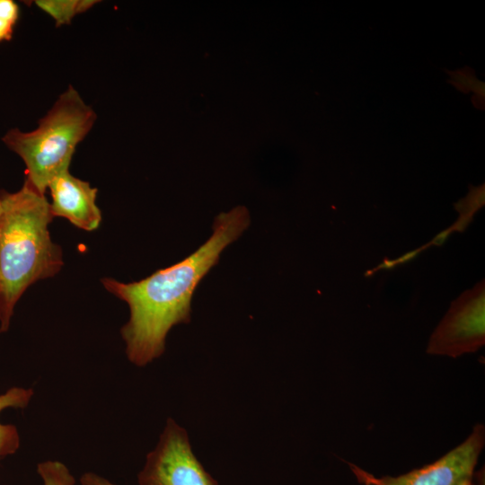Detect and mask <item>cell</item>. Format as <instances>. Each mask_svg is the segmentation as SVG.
Instances as JSON below:
<instances>
[{
    "label": "cell",
    "mask_w": 485,
    "mask_h": 485,
    "mask_svg": "<svg viewBox=\"0 0 485 485\" xmlns=\"http://www.w3.org/2000/svg\"><path fill=\"white\" fill-rule=\"evenodd\" d=\"M139 485H218L194 454L187 431L168 419L137 475Z\"/></svg>",
    "instance_id": "obj_5"
},
{
    "label": "cell",
    "mask_w": 485,
    "mask_h": 485,
    "mask_svg": "<svg viewBox=\"0 0 485 485\" xmlns=\"http://www.w3.org/2000/svg\"><path fill=\"white\" fill-rule=\"evenodd\" d=\"M485 445V427L473 426L465 440L435 462L398 476L375 477L349 463L364 485H485L484 467L476 470Z\"/></svg>",
    "instance_id": "obj_4"
},
{
    "label": "cell",
    "mask_w": 485,
    "mask_h": 485,
    "mask_svg": "<svg viewBox=\"0 0 485 485\" xmlns=\"http://www.w3.org/2000/svg\"><path fill=\"white\" fill-rule=\"evenodd\" d=\"M0 332H4L24 291L55 276L63 260L50 238L53 216L45 194L25 179L19 190L0 191Z\"/></svg>",
    "instance_id": "obj_2"
},
{
    "label": "cell",
    "mask_w": 485,
    "mask_h": 485,
    "mask_svg": "<svg viewBox=\"0 0 485 485\" xmlns=\"http://www.w3.org/2000/svg\"><path fill=\"white\" fill-rule=\"evenodd\" d=\"M79 481L81 485H117L110 481L108 479L93 472L83 473Z\"/></svg>",
    "instance_id": "obj_15"
},
{
    "label": "cell",
    "mask_w": 485,
    "mask_h": 485,
    "mask_svg": "<svg viewBox=\"0 0 485 485\" xmlns=\"http://www.w3.org/2000/svg\"><path fill=\"white\" fill-rule=\"evenodd\" d=\"M50 211L54 216L68 219L76 227L93 231L101 221L96 204L97 189L73 176L69 170L56 176L48 184Z\"/></svg>",
    "instance_id": "obj_7"
},
{
    "label": "cell",
    "mask_w": 485,
    "mask_h": 485,
    "mask_svg": "<svg viewBox=\"0 0 485 485\" xmlns=\"http://www.w3.org/2000/svg\"><path fill=\"white\" fill-rule=\"evenodd\" d=\"M96 119L94 110L69 86L32 131L9 130L5 146L23 161L26 180L45 194L49 182L69 170L76 146L85 137Z\"/></svg>",
    "instance_id": "obj_3"
},
{
    "label": "cell",
    "mask_w": 485,
    "mask_h": 485,
    "mask_svg": "<svg viewBox=\"0 0 485 485\" xmlns=\"http://www.w3.org/2000/svg\"><path fill=\"white\" fill-rule=\"evenodd\" d=\"M31 388L12 387L0 394V412L9 409H25L33 397ZM20 447V435L17 428L12 424L0 422V461L13 454Z\"/></svg>",
    "instance_id": "obj_8"
},
{
    "label": "cell",
    "mask_w": 485,
    "mask_h": 485,
    "mask_svg": "<svg viewBox=\"0 0 485 485\" xmlns=\"http://www.w3.org/2000/svg\"><path fill=\"white\" fill-rule=\"evenodd\" d=\"M450 75L448 83L451 84L456 90L468 93L472 92V101L479 110H484L485 104V84L475 76V72L469 66H464L454 71L445 69Z\"/></svg>",
    "instance_id": "obj_10"
},
{
    "label": "cell",
    "mask_w": 485,
    "mask_h": 485,
    "mask_svg": "<svg viewBox=\"0 0 485 485\" xmlns=\"http://www.w3.org/2000/svg\"><path fill=\"white\" fill-rule=\"evenodd\" d=\"M0 211H1V206H0Z\"/></svg>",
    "instance_id": "obj_18"
},
{
    "label": "cell",
    "mask_w": 485,
    "mask_h": 485,
    "mask_svg": "<svg viewBox=\"0 0 485 485\" xmlns=\"http://www.w3.org/2000/svg\"><path fill=\"white\" fill-rule=\"evenodd\" d=\"M485 344L484 280L464 291L432 332L427 353L456 358L474 353Z\"/></svg>",
    "instance_id": "obj_6"
},
{
    "label": "cell",
    "mask_w": 485,
    "mask_h": 485,
    "mask_svg": "<svg viewBox=\"0 0 485 485\" xmlns=\"http://www.w3.org/2000/svg\"><path fill=\"white\" fill-rule=\"evenodd\" d=\"M249 211L238 206L218 214L211 236L193 253L150 276L131 283L101 279L103 287L129 307L121 328L128 360L145 366L163 355L170 330L191 319V300L203 278L217 264L222 251L246 230Z\"/></svg>",
    "instance_id": "obj_1"
},
{
    "label": "cell",
    "mask_w": 485,
    "mask_h": 485,
    "mask_svg": "<svg viewBox=\"0 0 485 485\" xmlns=\"http://www.w3.org/2000/svg\"><path fill=\"white\" fill-rule=\"evenodd\" d=\"M428 246H430L429 243H428V244H426V245H424V246H422L420 248H418L416 250H413L411 251H409V252L401 255V257H399L396 260H390L388 258H385L381 264H379L375 269L371 270V273L373 274L374 272H375V271H377L379 269H392V268L396 267L399 264H402V263H405L407 261H410V260H413L415 257H417L418 254H419L423 250H425Z\"/></svg>",
    "instance_id": "obj_13"
},
{
    "label": "cell",
    "mask_w": 485,
    "mask_h": 485,
    "mask_svg": "<svg viewBox=\"0 0 485 485\" xmlns=\"http://www.w3.org/2000/svg\"><path fill=\"white\" fill-rule=\"evenodd\" d=\"M452 232L453 231L451 227L440 232L437 235H436L433 238V240L430 242H428L429 245H436V246L442 245L446 241V239L448 238V236L451 234Z\"/></svg>",
    "instance_id": "obj_17"
},
{
    "label": "cell",
    "mask_w": 485,
    "mask_h": 485,
    "mask_svg": "<svg viewBox=\"0 0 485 485\" xmlns=\"http://www.w3.org/2000/svg\"><path fill=\"white\" fill-rule=\"evenodd\" d=\"M36 4L56 22L57 26L69 24L74 16L91 8L92 0H40Z\"/></svg>",
    "instance_id": "obj_9"
},
{
    "label": "cell",
    "mask_w": 485,
    "mask_h": 485,
    "mask_svg": "<svg viewBox=\"0 0 485 485\" xmlns=\"http://www.w3.org/2000/svg\"><path fill=\"white\" fill-rule=\"evenodd\" d=\"M485 204V185L469 186L466 197L454 204V208L459 212V218L472 222L474 214L483 207Z\"/></svg>",
    "instance_id": "obj_12"
},
{
    "label": "cell",
    "mask_w": 485,
    "mask_h": 485,
    "mask_svg": "<svg viewBox=\"0 0 485 485\" xmlns=\"http://www.w3.org/2000/svg\"><path fill=\"white\" fill-rule=\"evenodd\" d=\"M37 472L43 485H75V479L68 467L57 460H47L40 463Z\"/></svg>",
    "instance_id": "obj_11"
},
{
    "label": "cell",
    "mask_w": 485,
    "mask_h": 485,
    "mask_svg": "<svg viewBox=\"0 0 485 485\" xmlns=\"http://www.w3.org/2000/svg\"><path fill=\"white\" fill-rule=\"evenodd\" d=\"M13 25L0 19V42L10 40L13 36Z\"/></svg>",
    "instance_id": "obj_16"
},
{
    "label": "cell",
    "mask_w": 485,
    "mask_h": 485,
    "mask_svg": "<svg viewBox=\"0 0 485 485\" xmlns=\"http://www.w3.org/2000/svg\"><path fill=\"white\" fill-rule=\"evenodd\" d=\"M19 18V6L13 0H0V19L14 26Z\"/></svg>",
    "instance_id": "obj_14"
}]
</instances>
